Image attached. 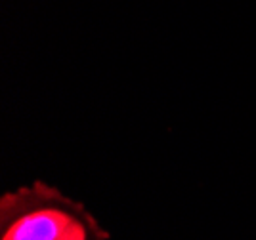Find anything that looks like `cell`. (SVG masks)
<instances>
[{
	"label": "cell",
	"instance_id": "6da1fadb",
	"mask_svg": "<svg viewBox=\"0 0 256 240\" xmlns=\"http://www.w3.org/2000/svg\"><path fill=\"white\" fill-rule=\"evenodd\" d=\"M90 218L82 202L34 181L0 197V240H62Z\"/></svg>",
	"mask_w": 256,
	"mask_h": 240
},
{
	"label": "cell",
	"instance_id": "7a4b0ae2",
	"mask_svg": "<svg viewBox=\"0 0 256 240\" xmlns=\"http://www.w3.org/2000/svg\"><path fill=\"white\" fill-rule=\"evenodd\" d=\"M111 235L109 231H106L96 218H90L88 221H84L82 225H78L76 229H73L67 237H64L62 240H109Z\"/></svg>",
	"mask_w": 256,
	"mask_h": 240
}]
</instances>
